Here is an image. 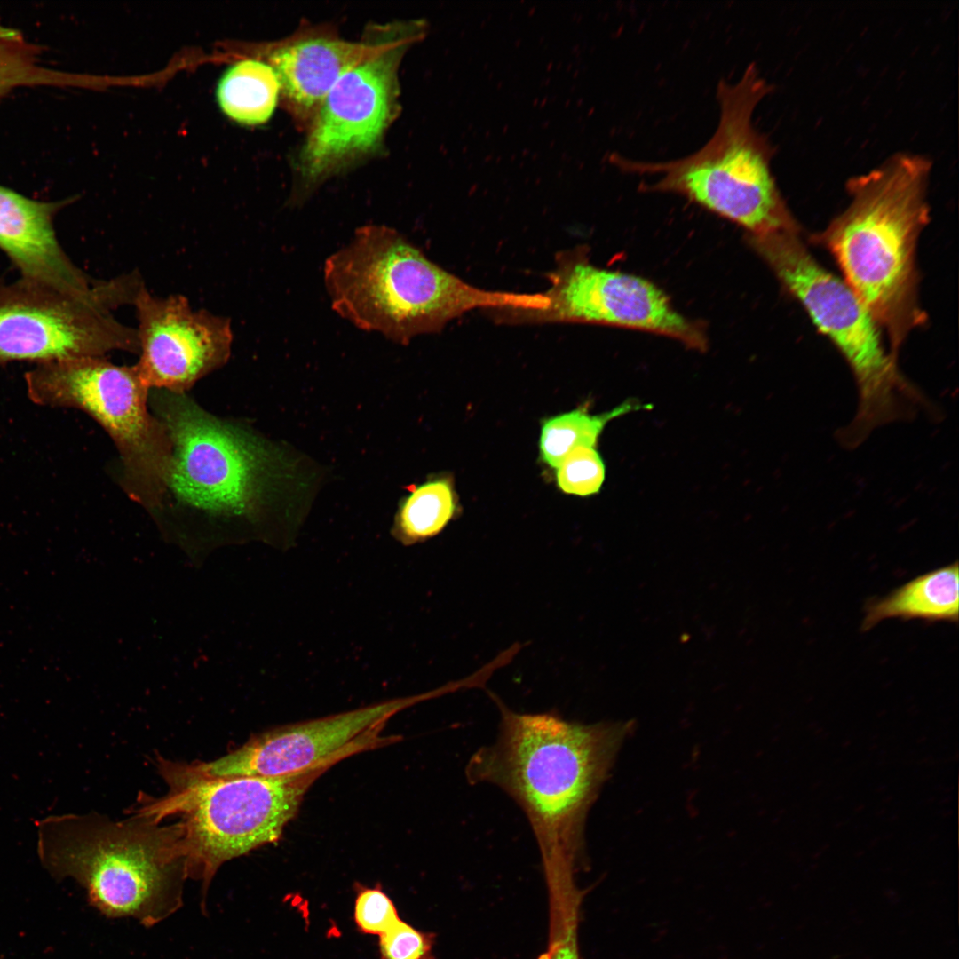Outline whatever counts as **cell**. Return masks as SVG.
Returning a JSON list of instances; mask_svg holds the SVG:
<instances>
[{
    "label": "cell",
    "instance_id": "cell-1",
    "mask_svg": "<svg viewBox=\"0 0 959 959\" xmlns=\"http://www.w3.org/2000/svg\"><path fill=\"white\" fill-rule=\"evenodd\" d=\"M487 693L500 710L498 733L470 757L468 781L498 787L522 809L543 871L578 872L588 812L633 725L583 724L555 711L516 712Z\"/></svg>",
    "mask_w": 959,
    "mask_h": 959
},
{
    "label": "cell",
    "instance_id": "cell-2",
    "mask_svg": "<svg viewBox=\"0 0 959 959\" xmlns=\"http://www.w3.org/2000/svg\"><path fill=\"white\" fill-rule=\"evenodd\" d=\"M322 272L337 314L403 345L473 309L535 310L548 303L543 293L476 288L431 261L396 229L379 224L358 227L346 245L326 258Z\"/></svg>",
    "mask_w": 959,
    "mask_h": 959
},
{
    "label": "cell",
    "instance_id": "cell-3",
    "mask_svg": "<svg viewBox=\"0 0 959 959\" xmlns=\"http://www.w3.org/2000/svg\"><path fill=\"white\" fill-rule=\"evenodd\" d=\"M931 169L925 156L898 153L851 178V202L825 234L845 281L886 329L894 353L923 321L915 251L928 216Z\"/></svg>",
    "mask_w": 959,
    "mask_h": 959
},
{
    "label": "cell",
    "instance_id": "cell-4",
    "mask_svg": "<svg viewBox=\"0 0 959 959\" xmlns=\"http://www.w3.org/2000/svg\"><path fill=\"white\" fill-rule=\"evenodd\" d=\"M158 823L140 814L122 821L49 816L37 823V853L52 876L75 880L107 917L152 927L182 907L188 877L180 824Z\"/></svg>",
    "mask_w": 959,
    "mask_h": 959
},
{
    "label": "cell",
    "instance_id": "cell-5",
    "mask_svg": "<svg viewBox=\"0 0 959 959\" xmlns=\"http://www.w3.org/2000/svg\"><path fill=\"white\" fill-rule=\"evenodd\" d=\"M773 89L751 63L736 82L717 83V126L697 151L665 162L615 155L613 162L625 173L654 176L646 191L681 195L736 223L748 236L795 227L772 173L774 148L753 122Z\"/></svg>",
    "mask_w": 959,
    "mask_h": 959
},
{
    "label": "cell",
    "instance_id": "cell-6",
    "mask_svg": "<svg viewBox=\"0 0 959 959\" xmlns=\"http://www.w3.org/2000/svg\"><path fill=\"white\" fill-rule=\"evenodd\" d=\"M329 765L286 776H209L193 764L161 761L169 785L162 797L137 813L161 821L178 815L188 877L202 882V909L209 885L226 861L276 843L304 794Z\"/></svg>",
    "mask_w": 959,
    "mask_h": 959
},
{
    "label": "cell",
    "instance_id": "cell-7",
    "mask_svg": "<svg viewBox=\"0 0 959 959\" xmlns=\"http://www.w3.org/2000/svg\"><path fill=\"white\" fill-rule=\"evenodd\" d=\"M748 237L849 363L860 399L850 440L858 442L876 426L910 414L923 398L900 376L879 324L852 287L817 263L796 227Z\"/></svg>",
    "mask_w": 959,
    "mask_h": 959
},
{
    "label": "cell",
    "instance_id": "cell-8",
    "mask_svg": "<svg viewBox=\"0 0 959 959\" xmlns=\"http://www.w3.org/2000/svg\"><path fill=\"white\" fill-rule=\"evenodd\" d=\"M25 380L35 403L76 408L93 417L118 448L130 496L149 509L162 504L171 442L147 410L148 388L134 365L117 366L103 357L54 361L38 363Z\"/></svg>",
    "mask_w": 959,
    "mask_h": 959
},
{
    "label": "cell",
    "instance_id": "cell-9",
    "mask_svg": "<svg viewBox=\"0 0 959 959\" xmlns=\"http://www.w3.org/2000/svg\"><path fill=\"white\" fill-rule=\"evenodd\" d=\"M157 408L172 448L167 491L212 516L257 519L273 480L267 448L184 393H163Z\"/></svg>",
    "mask_w": 959,
    "mask_h": 959
},
{
    "label": "cell",
    "instance_id": "cell-10",
    "mask_svg": "<svg viewBox=\"0 0 959 959\" xmlns=\"http://www.w3.org/2000/svg\"><path fill=\"white\" fill-rule=\"evenodd\" d=\"M424 28L421 21L392 28L381 49L330 89L299 154L305 187L314 186L376 149L397 112L401 58Z\"/></svg>",
    "mask_w": 959,
    "mask_h": 959
},
{
    "label": "cell",
    "instance_id": "cell-11",
    "mask_svg": "<svg viewBox=\"0 0 959 959\" xmlns=\"http://www.w3.org/2000/svg\"><path fill=\"white\" fill-rule=\"evenodd\" d=\"M548 278L544 308L496 309L492 311L495 319L516 324H604L666 336L691 348L706 347L701 325L678 312L657 286L633 274L594 266L583 248L558 255Z\"/></svg>",
    "mask_w": 959,
    "mask_h": 959
},
{
    "label": "cell",
    "instance_id": "cell-12",
    "mask_svg": "<svg viewBox=\"0 0 959 959\" xmlns=\"http://www.w3.org/2000/svg\"><path fill=\"white\" fill-rule=\"evenodd\" d=\"M117 297L79 298L20 278L0 281V362L139 353L136 329L114 318Z\"/></svg>",
    "mask_w": 959,
    "mask_h": 959
},
{
    "label": "cell",
    "instance_id": "cell-13",
    "mask_svg": "<svg viewBox=\"0 0 959 959\" xmlns=\"http://www.w3.org/2000/svg\"><path fill=\"white\" fill-rule=\"evenodd\" d=\"M453 684L331 716L276 727L210 762L193 764L203 774L286 776L329 765L372 744L392 716L424 701L453 693Z\"/></svg>",
    "mask_w": 959,
    "mask_h": 959
},
{
    "label": "cell",
    "instance_id": "cell-14",
    "mask_svg": "<svg viewBox=\"0 0 959 959\" xmlns=\"http://www.w3.org/2000/svg\"><path fill=\"white\" fill-rule=\"evenodd\" d=\"M145 385L184 393L229 359L234 339L227 317L195 310L182 295L158 297L144 285L133 302Z\"/></svg>",
    "mask_w": 959,
    "mask_h": 959
},
{
    "label": "cell",
    "instance_id": "cell-15",
    "mask_svg": "<svg viewBox=\"0 0 959 959\" xmlns=\"http://www.w3.org/2000/svg\"><path fill=\"white\" fill-rule=\"evenodd\" d=\"M70 202L38 201L0 185V250L20 278L68 296L97 298L103 294V281L73 263L55 232L54 218Z\"/></svg>",
    "mask_w": 959,
    "mask_h": 959
},
{
    "label": "cell",
    "instance_id": "cell-16",
    "mask_svg": "<svg viewBox=\"0 0 959 959\" xmlns=\"http://www.w3.org/2000/svg\"><path fill=\"white\" fill-rule=\"evenodd\" d=\"M392 28L381 37L348 42L313 35L285 42L269 55L285 103L300 121H313L333 85L346 72L376 52Z\"/></svg>",
    "mask_w": 959,
    "mask_h": 959
},
{
    "label": "cell",
    "instance_id": "cell-17",
    "mask_svg": "<svg viewBox=\"0 0 959 959\" xmlns=\"http://www.w3.org/2000/svg\"><path fill=\"white\" fill-rule=\"evenodd\" d=\"M958 562L921 575L882 598L869 601L861 630L885 619H921L957 622L959 618Z\"/></svg>",
    "mask_w": 959,
    "mask_h": 959
},
{
    "label": "cell",
    "instance_id": "cell-18",
    "mask_svg": "<svg viewBox=\"0 0 959 959\" xmlns=\"http://www.w3.org/2000/svg\"><path fill=\"white\" fill-rule=\"evenodd\" d=\"M281 93L269 63L245 59L230 65L220 76L216 98L222 112L234 122L258 125L272 116Z\"/></svg>",
    "mask_w": 959,
    "mask_h": 959
},
{
    "label": "cell",
    "instance_id": "cell-19",
    "mask_svg": "<svg viewBox=\"0 0 959 959\" xmlns=\"http://www.w3.org/2000/svg\"><path fill=\"white\" fill-rule=\"evenodd\" d=\"M456 511L452 481L447 477L434 478L411 487L399 505L391 533L403 545H413L440 534Z\"/></svg>",
    "mask_w": 959,
    "mask_h": 959
},
{
    "label": "cell",
    "instance_id": "cell-20",
    "mask_svg": "<svg viewBox=\"0 0 959 959\" xmlns=\"http://www.w3.org/2000/svg\"><path fill=\"white\" fill-rule=\"evenodd\" d=\"M641 408L640 404L629 400L598 415L581 408L547 418L542 424L539 440L542 461L556 469L572 450L581 447L595 448L599 435L611 420Z\"/></svg>",
    "mask_w": 959,
    "mask_h": 959
},
{
    "label": "cell",
    "instance_id": "cell-21",
    "mask_svg": "<svg viewBox=\"0 0 959 959\" xmlns=\"http://www.w3.org/2000/svg\"><path fill=\"white\" fill-rule=\"evenodd\" d=\"M549 904L547 949L538 959H581L578 927L585 891L576 883V876L545 877Z\"/></svg>",
    "mask_w": 959,
    "mask_h": 959
},
{
    "label": "cell",
    "instance_id": "cell-22",
    "mask_svg": "<svg viewBox=\"0 0 959 959\" xmlns=\"http://www.w3.org/2000/svg\"><path fill=\"white\" fill-rule=\"evenodd\" d=\"M605 464L595 448L569 452L556 468L558 487L566 494L589 496L598 493L605 480Z\"/></svg>",
    "mask_w": 959,
    "mask_h": 959
},
{
    "label": "cell",
    "instance_id": "cell-23",
    "mask_svg": "<svg viewBox=\"0 0 959 959\" xmlns=\"http://www.w3.org/2000/svg\"><path fill=\"white\" fill-rule=\"evenodd\" d=\"M435 939L400 918L379 936L380 959H436Z\"/></svg>",
    "mask_w": 959,
    "mask_h": 959
},
{
    "label": "cell",
    "instance_id": "cell-24",
    "mask_svg": "<svg viewBox=\"0 0 959 959\" xmlns=\"http://www.w3.org/2000/svg\"><path fill=\"white\" fill-rule=\"evenodd\" d=\"M400 918L394 903L380 886L356 885L354 921L361 932L379 937Z\"/></svg>",
    "mask_w": 959,
    "mask_h": 959
}]
</instances>
